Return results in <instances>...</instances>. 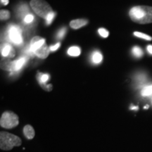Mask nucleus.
<instances>
[{"label": "nucleus", "instance_id": "20e7f679", "mask_svg": "<svg viewBox=\"0 0 152 152\" xmlns=\"http://www.w3.org/2000/svg\"><path fill=\"white\" fill-rule=\"evenodd\" d=\"M18 116L12 111H5L1 115L0 119V125L6 129L15 128L18 125Z\"/></svg>", "mask_w": 152, "mask_h": 152}, {"label": "nucleus", "instance_id": "1a4fd4ad", "mask_svg": "<svg viewBox=\"0 0 152 152\" xmlns=\"http://www.w3.org/2000/svg\"><path fill=\"white\" fill-rule=\"evenodd\" d=\"M26 58H25V57H21V58L13 61V66L11 72H17L19 70L21 69L23 66H24V64H26Z\"/></svg>", "mask_w": 152, "mask_h": 152}, {"label": "nucleus", "instance_id": "4468645a", "mask_svg": "<svg viewBox=\"0 0 152 152\" xmlns=\"http://www.w3.org/2000/svg\"><path fill=\"white\" fill-rule=\"evenodd\" d=\"M80 53V49L78 47H71L68 50V54L71 56H78Z\"/></svg>", "mask_w": 152, "mask_h": 152}, {"label": "nucleus", "instance_id": "5701e85b", "mask_svg": "<svg viewBox=\"0 0 152 152\" xmlns=\"http://www.w3.org/2000/svg\"><path fill=\"white\" fill-rule=\"evenodd\" d=\"M54 17H55V13L54 12V11H53L52 13H51V14L47 17V18H46L47 25H50L51 23H52L53 20H54Z\"/></svg>", "mask_w": 152, "mask_h": 152}, {"label": "nucleus", "instance_id": "0eeeda50", "mask_svg": "<svg viewBox=\"0 0 152 152\" xmlns=\"http://www.w3.org/2000/svg\"><path fill=\"white\" fill-rule=\"evenodd\" d=\"M1 56L3 57L9 58H11L14 57L15 54H16L14 49H13V47L10 45H9V44H6V45L1 47Z\"/></svg>", "mask_w": 152, "mask_h": 152}, {"label": "nucleus", "instance_id": "b1692460", "mask_svg": "<svg viewBox=\"0 0 152 152\" xmlns=\"http://www.w3.org/2000/svg\"><path fill=\"white\" fill-rule=\"evenodd\" d=\"M60 46H61V44L59 42H58V43H56V45L51 46L50 47H49V49H50V51H52V52H54V51H56L58 48H59Z\"/></svg>", "mask_w": 152, "mask_h": 152}, {"label": "nucleus", "instance_id": "f257e3e1", "mask_svg": "<svg viewBox=\"0 0 152 152\" xmlns=\"http://www.w3.org/2000/svg\"><path fill=\"white\" fill-rule=\"evenodd\" d=\"M130 18L140 24L152 23V7L147 6H137L130 9L129 12Z\"/></svg>", "mask_w": 152, "mask_h": 152}, {"label": "nucleus", "instance_id": "393cba45", "mask_svg": "<svg viewBox=\"0 0 152 152\" xmlns=\"http://www.w3.org/2000/svg\"><path fill=\"white\" fill-rule=\"evenodd\" d=\"M9 2V0H1V4L4 6H7Z\"/></svg>", "mask_w": 152, "mask_h": 152}, {"label": "nucleus", "instance_id": "4be33fe9", "mask_svg": "<svg viewBox=\"0 0 152 152\" xmlns=\"http://www.w3.org/2000/svg\"><path fill=\"white\" fill-rule=\"evenodd\" d=\"M66 28H62L59 31H58V34H57V38H58V39H63L64 38V36H65L66 33Z\"/></svg>", "mask_w": 152, "mask_h": 152}, {"label": "nucleus", "instance_id": "a878e982", "mask_svg": "<svg viewBox=\"0 0 152 152\" xmlns=\"http://www.w3.org/2000/svg\"><path fill=\"white\" fill-rule=\"evenodd\" d=\"M147 51L150 54H152V45H149V46H147Z\"/></svg>", "mask_w": 152, "mask_h": 152}, {"label": "nucleus", "instance_id": "6e6552de", "mask_svg": "<svg viewBox=\"0 0 152 152\" xmlns=\"http://www.w3.org/2000/svg\"><path fill=\"white\" fill-rule=\"evenodd\" d=\"M49 51H50V49L48 48V47L47 46L46 44H45V45H42L40 48H39L36 51H35L34 54H35V55H36L37 56L39 57V58H45L49 56Z\"/></svg>", "mask_w": 152, "mask_h": 152}, {"label": "nucleus", "instance_id": "aec40b11", "mask_svg": "<svg viewBox=\"0 0 152 152\" xmlns=\"http://www.w3.org/2000/svg\"><path fill=\"white\" fill-rule=\"evenodd\" d=\"M34 18H35V17L33 14H28L27 16H26L24 17V22L26 23H31L34 20Z\"/></svg>", "mask_w": 152, "mask_h": 152}, {"label": "nucleus", "instance_id": "39448f33", "mask_svg": "<svg viewBox=\"0 0 152 152\" xmlns=\"http://www.w3.org/2000/svg\"><path fill=\"white\" fill-rule=\"evenodd\" d=\"M8 37L15 45H20L23 42L22 30L18 26H10L8 29Z\"/></svg>", "mask_w": 152, "mask_h": 152}, {"label": "nucleus", "instance_id": "cd10ccee", "mask_svg": "<svg viewBox=\"0 0 152 152\" xmlns=\"http://www.w3.org/2000/svg\"><path fill=\"white\" fill-rule=\"evenodd\" d=\"M148 108H149V106L147 105V106H145V107H144V109H148Z\"/></svg>", "mask_w": 152, "mask_h": 152}, {"label": "nucleus", "instance_id": "9d476101", "mask_svg": "<svg viewBox=\"0 0 152 152\" xmlns=\"http://www.w3.org/2000/svg\"><path fill=\"white\" fill-rule=\"evenodd\" d=\"M88 23V20L85 19H77V20H73L70 23V26L73 29H78L85 25Z\"/></svg>", "mask_w": 152, "mask_h": 152}, {"label": "nucleus", "instance_id": "f8f14e48", "mask_svg": "<svg viewBox=\"0 0 152 152\" xmlns=\"http://www.w3.org/2000/svg\"><path fill=\"white\" fill-rule=\"evenodd\" d=\"M12 66H13L12 61H11L10 58L4 57V58L1 61V68L4 70H6V71H11V70H12Z\"/></svg>", "mask_w": 152, "mask_h": 152}, {"label": "nucleus", "instance_id": "f3484780", "mask_svg": "<svg viewBox=\"0 0 152 152\" xmlns=\"http://www.w3.org/2000/svg\"><path fill=\"white\" fill-rule=\"evenodd\" d=\"M132 53L133 56L136 57V58H141L144 54V52L143 51H142V49L137 46L133 47L132 49Z\"/></svg>", "mask_w": 152, "mask_h": 152}, {"label": "nucleus", "instance_id": "a211bd4d", "mask_svg": "<svg viewBox=\"0 0 152 152\" xmlns=\"http://www.w3.org/2000/svg\"><path fill=\"white\" fill-rule=\"evenodd\" d=\"M134 35L135 36L137 37H139V38H141V39H146V40H151L152 39V37L151 36L148 35H146V34L144 33H140V32H134Z\"/></svg>", "mask_w": 152, "mask_h": 152}, {"label": "nucleus", "instance_id": "412c9836", "mask_svg": "<svg viewBox=\"0 0 152 152\" xmlns=\"http://www.w3.org/2000/svg\"><path fill=\"white\" fill-rule=\"evenodd\" d=\"M98 32H99V34L102 37H104V38L107 37L109 35V31H108L107 30H106L105 28H100V29H99Z\"/></svg>", "mask_w": 152, "mask_h": 152}, {"label": "nucleus", "instance_id": "f03ea898", "mask_svg": "<svg viewBox=\"0 0 152 152\" xmlns=\"http://www.w3.org/2000/svg\"><path fill=\"white\" fill-rule=\"evenodd\" d=\"M22 141L19 137L7 132H0V148L4 151H10L14 147L21 145Z\"/></svg>", "mask_w": 152, "mask_h": 152}, {"label": "nucleus", "instance_id": "423d86ee", "mask_svg": "<svg viewBox=\"0 0 152 152\" xmlns=\"http://www.w3.org/2000/svg\"><path fill=\"white\" fill-rule=\"evenodd\" d=\"M45 44V39L44 38L37 36V37H33L32 39L31 42L30 44V49L33 53L35 52V51L37 50L39 48L44 45Z\"/></svg>", "mask_w": 152, "mask_h": 152}, {"label": "nucleus", "instance_id": "dca6fc26", "mask_svg": "<svg viewBox=\"0 0 152 152\" xmlns=\"http://www.w3.org/2000/svg\"><path fill=\"white\" fill-rule=\"evenodd\" d=\"M141 94L143 96H152V85L143 87L141 91Z\"/></svg>", "mask_w": 152, "mask_h": 152}, {"label": "nucleus", "instance_id": "6ab92c4d", "mask_svg": "<svg viewBox=\"0 0 152 152\" xmlns=\"http://www.w3.org/2000/svg\"><path fill=\"white\" fill-rule=\"evenodd\" d=\"M0 18L1 20H7L10 18V13L9 11L7 10H1L0 11Z\"/></svg>", "mask_w": 152, "mask_h": 152}, {"label": "nucleus", "instance_id": "9b49d317", "mask_svg": "<svg viewBox=\"0 0 152 152\" xmlns=\"http://www.w3.org/2000/svg\"><path fill=\"white\" fill-rule=\"evenodd\" d=\"M24 135L28 140H33L35 135V130L31 125H27L24 127L23 128Z\"/></svg>", "mask_w": 152, "mask_h": 152}, {"label": "nucleus", "instance_id": "ddd939ff", "mask_svg": "<svg viewBox=\"0 0 152 152\" xmlns=\"http://www.w3.org/2000/svg\"><path fill=\"white\" fill-rule=\"evenodd\" d=\"M102 59H103V56L101 53L99 52V51H95L92 54V62L95 64H99L102 62Z\"/></svg>", "mask_w": 152, "mask_h": 152}, {"label": "nucleus", "instance_id": "bb28decb", "mask_svg": "<svg viewBox=\"0 0 152 152\" xmlns=\"http://www.w3.org/2000/svg\"><path fill=\"white\" fill-rule=\"evenodd\" d=\"M131 109H135V110H137L138 109V107L137 106H132V107L130 108Z\"/></svg>", "mask_w": 152, "mask_h": 152}, {"label": "nucleus", "instance_id": "2eb2a0df", "mask_svg": "<svg viewBox=\"0 0 152 152\" xmlns=\"http://www.w3.org/2000/svg\"><path fill=\"white\" fill-rule=\"evenodd\" d=\"M29 11V9H28V7L27 4H23L19 6L18 9V14L20 15L21 16H27L28 14L27 13Z\"/></svg>", "mask_w": 152, "mask_h": 152}, {"label": "nucleus", "instance_id": "7ed1b4c3", "mask_svg": "<svg viewBox=\"0 0 152 152\" xmlns=\"http://www.w3.org/2000/svg\"><path fill=\"white\" fill-rule=\"evenodd\" d=\"M30 6L36 14L45 20L47 17L53 12L52 7L45 0H31Z\"/></svg>", "mask_w": 152, "mask_h": 152}]
</instances>
